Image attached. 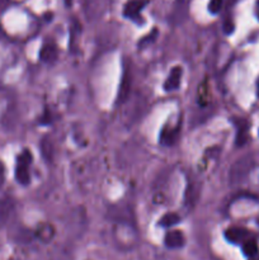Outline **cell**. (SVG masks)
I'll return each mask as SVG.
<instances>
[{"mask_svg":"<svg viewBox=\"0 0 259 260\" xmlns=\"http://www.w3.org/2000/svg\"><path fill=\"white\" fill-rule=\"evenodd\" d=\"M5 182V168L3 165V162H0V188L3 187Z\"/></svg>","mask_w":259,"mask_h":260,"instance_id":"obj_14","label":"cell"},{"mask_svg":"<svg viewBox=\"0 0 259 260\" xmlns=\"http://www.w3.org/2000/svg\"><path fill=\"white\" fill-rule=\"evenodd\" d=\"M32 162V154L29 150H24L19 156L17 157V165H15V178L17 182L22 185L29 184V165Z\"/></svg>","mask_w":259,"mask_h":260,"instance_id":"obj_2","label":"cell"},{"mask_svg":"<svg viewBox=\"0 0 259 260\" xmlns=\"http://www.w3.org/2000/svg\"><path fill=\"white\" fill-rule=\"evenodd\" d=\"M53 235H55V230L51 225L45 223V225H41L37 230V238L40 239L42 243H50L52 240Z\"/></svg>","mask_w":259,"mask_h":260,"instance_id":"obj_9","label":"cell"},{"mask_svg":"<svg viewBox=\"0 0 259 260\" xmlns=\"http://www.w3.org/2000/svg\"><path fill=\"white\" fill-rule=\"evenodd\" d=\"M243 253L245 254L248 258H253V256L258 255V245L254 240H245L243 243Z\"/></svg>","mask_w":259,"mask_h":260,"instance_id":"obj_12","label":"cell"},{"mask_svg":"<svg viewBox=\"0 0 259 260\" xmlns=\"http://www.w3.org/2000/svg\"><path fill=\"white\" fill-rule=\"evenodd\" d=\"M236 127H238V134H236V146H244L248 141V132H249V124L248 122L244 119H239L236 122Z\"/></svg>","mask_w":259,"mask_h":260,"instance_id":"obj_7","label":"cell"},{"mask_svg":"<svg viewBox=\"0 0 259 260\" xmlns=\"http://www.w3.org/2000/svg\"><path fill=\"white\" fill-rule=\"evenodd\" d=\"M3 2H4V0H0V7H2V4H3Z\"/></svg>","mask_w":259,"mask_h":260,"instance_id":"obj_19","label":"cell"},{"mask_svg":"<svg viewBox=\"0 0 259 260\" xmlns=\"http://www.w3.org/2000/svg\"><path fill=\"white\" fill-rule=\"evenodd\" d=\"M164 243H165V245H167V248H169V249L183 248L185 244L184 234H183L180 230L169 231V233H167V235H165Z\"/></svg>","mask_w":259,"mask_h":260,"instance_id":"obj_4","label":"cell"},{"mask_svg":"<svg viewBox=\"0 0 259 260\" xmlns=\"http://www.w3.org/2000/svg\"><path fill=\"white\" fill-rule=\"evenodd\" d=\"M12 210H13L12 202H9V201L7 200H0V225L7 222L10 213H12Z\"/></svg>","mask_w":259,"mask_h":260,"instance_id":"obj_10","label":"cell"},{"mask_svg":"<svg viewBox=\"0 0 259 260\" xmlns=\"http://www.w3.org/2000/svg\"><path fill=\"white\" fill-rule=\"evenodd\" d=\"M182 75H183L182 66H174V68L172 69V71H170L167 81L164 83L165 90L167 91L175 90V89L180 85V81H182Z\"/></svg>","mask_w":259,"mask_h":260,"instance_id":"obj_5","label":"cell"},{"mask_svg":"<svg viewBox=\"0 0 259 260\" xmlns=\"http://www.w3.org/2000/svg\"><path fill=\"white\" fill-rule=\"evenodd\" d=\"M180 221L179 216L177 213H167V215L163 216L159 221V225L161 228H172V226L177 225Z\"/></svg>","mask_w":259,"mask_h":260,"instance_id":"obj_11","label":"cell"},{"mask_svg":"<svg viewBox=\"0 0 259 260\" xmlns=\"http://www.w3.org/2000/svg\"><path fill=\"white\" fill-rule=\"evenodd\" d=\"M222 4L223 0H210V3H208V12L211 14H217L221 10V8H222Z\"/></svg>","mask_w":259,"mask_h":260,"instance_id":"obj_13","label":"cell"},{"mask_svg":"<svg viewBox=\"0 0 259 260\" xmlns=\"http://www.w3.org/2000/svg\"><path fill=\"white\" fill-rule=\"evenodd\" d=\"M56 56H57V50H56V46L53 43H46L42 46L40 51L41 60L45 61V62H52L56 60Z\"/></svg>","mask_w":259,"mask_h":260,"instance_id":"obj_8","label":"cell"},{"mask_svg":"<svg viewBox=\"0 0 259 260\" xmlns=\"http://www.w3.org/2000/svg\"><path fill=\"white\" fill-rule=\"evenodd\" d=\"M249 231L243 228H230L225 231V238L233 244H243L248 240Z\"/></svg>","mask_w":259,"mask_h":260,"instance_id":"obj_6","label":"cell"},{"mask_svg":"<svg viewBox=\"0 0 259 260\" xmlns=\"http://www.w3.org/2000/svg\"><path fill=\"white\" fill-rule=\"evenodd\" d=\"M249 260H259V258H256V256H253V258H249Z\"/></svg>","mask_w":259,"mask_h":260,"instance_id":"obj_18","label":"cell"},{"mask_svg":"<svg viewBox=\"0 0 259 260\" xmlns=\"http://www.w3.org/2000/svg\"><path fill=\"white\" fill-rule=\"evenodd\" d=\"M255 15L259 20V0H256V3H255Z\"/></svg>","mask_w":259,"mask_h":260,"instance_id":"obj_15","label":"cell"},{"mask_svg":"<svg viewBox=\"0 0 259 260\" xmlns=\"http://www.w3.org/2000/svg\"><path fill=\"white\" fill-rule=\"evenodd\" d=\"M254 167V160L253 157L246 155V156L240 157L238 161H235L233 164L230 169V182L233 184H240L244 180L248 178V175L250 174L251 169Z\"/></svg>","mask_w":259,"mask_h":260,"instance_id":"obj_1","label":"cell"},{"mask_svg":"<svg viewBox=\"0 0 259 260\" xmlns=\"http://www.w3.org/2000/svg\"><path fill=\"white\" fill-rule=\"evenodd\" d=\"M256 94H258V98H259V80H258V84H256Z\"/></svg>","mask_w":259,"mask_h":260,"instance_id":"obj_17","label":"cell"},{"mask_svg":"<svg viewBox=\"0 0 259 260\" xmlns=\"http://www.w3.org/2000/svg\"><path fill=\"white\" fill-rule=\"evenodd\" d=\"M146 4L147 0H130L123 8V15L128 19H137Z\"/></svg>","mask_w":259,"mask_h":260,"instance_id":"obj_3","label":"cell"},{"mask_svg":"<svg viewBox=\"0 0 259 260\" xmlns=\"http://www.w3.org/2000/svg\"><path fill=\"white\" fill-rule=\"evenodd\" d=\"M63 2H65L66 7H71V4H73V0H63Z\"/></svg>","mask_w":259,"mask_h":260,"instance_id":"obj_16","label":"cell"}]
</instances>
